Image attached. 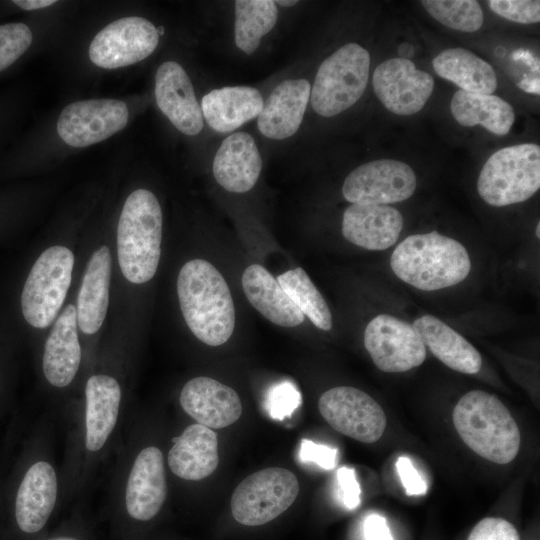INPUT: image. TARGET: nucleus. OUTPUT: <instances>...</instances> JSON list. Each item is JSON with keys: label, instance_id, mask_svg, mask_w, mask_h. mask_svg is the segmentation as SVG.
Returning <instances> with one entry per match:
<instances>
[{"label": "nucleus", "instance_id": "obj_12", "mask_svg": "<svg viewBox=\"0 0 540 540\" xmlns=\"http://www.w3.org/2000/svg\"><path fill=\"white\" fill-rule=\"evenodd\" d=\"M156 27L142 17H125L104 27L89 46L92 63L104 69H116L147 58L156 49Z\"/></svg>", "mask_w": 540, "mask_h": 540}, {"label": "nucleus", "instance_id": "obj_26", "mask_svg": "<svg viewBox=\"0 0 540 540\" xmlns=\"http://www.w3.org/2000/svg\"><path fill=\"white\" fill-rule=\"evenodd\" d=\"M263 103L256 88L226 86L207 93L202 98L201 111L212 129L226 133L258 117Z\"/></svg>", "mask_w": 540, "mask_h": 540}, {"label": "nucleus", "instance_id": "obj_33", "mask_svg": "<svg viewBox=\"0 0 540 540\" xmlns=\"http://www.w3.org/2000/svg\"><path fill=\"white\" fill-rule=\"evenodd\" d=\"M426 11L444 26L472 33L483 24V12L475 0H424Z\"/></svg>", "mask_w": 540, "mask_h": 540}, {"label": "nucleus", "instance_id": "obj_43", "mask_svg": "<svg viewBox=\"0 0 540 540\" xmlns=\"http://www.w3.org/2000/svg\"><path fill=\"white\" fill-rule=\"evenodd\" d=\"M521 83H524V84H519V87H521L523 90L529 92V93H537L539 94V84H538V79H533V80H524L522 81Z\"/></svg>", "mask_w": 540, "mask_h": 540}, {"label": "nucleus", "instance_id": "obj_18", "mask_svg": "<svg viewBox=\"0 0 540 540\" xmlns=\"http://www.w3.org/2000/svg\"><path fill=\"white\" fill-rule=\"evenodd\" d=\"M403 228V216L390 205L351 204L342 218V234L350 243L373 251L394 245Z\"/></svg>", "mask_w": 540, "mask_h": 540}, {"label": "nucleus", "instance_id": "obj_38", "mask_svg": "<svg viewBox=\"0 0 540 540\" xmlns=\"http://www.w3.org/2000/svg\"><path fill=\"white\" fill-rule=\"evenodd\" d=\"M338 450L311 440L303 439L299 457L303 462L315 463L325 470L334 469L337 465Z\"/></svg>", "mask_w": 540, "mask_h": 540}, {"label": "nucleus", "instance_id": "obj_21", "mask_svg": "<svg viewBox=\"0 0 540 540\" xmlns=\"http://www.w3.org/2000/svg\"><path fill=\"white\" fill-rule=\"evenodd\" d=\"M262 160L253 137L245 132L228 136L216 152L213 174L218 184L229 192L244 193L256 184Z\"/></svg>", "mask_w": 540, "mask_h": 540}, {"label": "nucleus", "instance_id": "obj_30", "mask_svg": "<svg viewBox=\"0 0 540 540\" xmlns=\"http://www.w3.org/2000/svg\"><path fill=\"white\" fill-rule=\"evenodd\" d=\"M450 110L460 125L466 127L481 125L498 136L506 135L515 120L512 106L492 94L458 90L451 99Z\"/></svg>", "mask_w": 540, "mask_h": 540}, {"label": "nucleus", "instance_id": "obj_24", "mask_svg": "<svg viewBox=\"0 0 540 540\" xmlns=\"http://www.w3.org/2000/svg\"><path fill=\"white\" fill-rule=\"evenodd\" d=\"M241 282L248 301L270 322L283 327H296L304 322L303 313L262 265L248 266Z\"/></svg>", "mask_w": 540, "mask_h": 540}, {"label": "nucleus", "instance_id": "obj_4", "mask_svg": "<svg viewBox=\"0 0 540 540\" xmlns=\"http://www.w3.org/2000/svg\"><path fill=\"white\" fill-rule=\"evenodd\" d=\"M162 211L156 196L137 189L126 199L117 227V252L124 277L142 284L155 275L162 241Z\"/></svg>", "mask_w": 540, "mask_h": 540}, {"label": "nucleus", "instance_id": "obj_36", "mask_svg": "<svg viewBox=\"0 0 540 540\" xmlns=\"http://www.w3.org/2000/svg\"><path fill=\"white\" fill-rule=\"evenodd\" d=\"M301 394L294 384L285 381L275 385L268 394L269 415L276 420L290 417L301 405Z\"/></svg>", "mask_w": 540, "mask_h": 540}, {"label": "nucleus", "instance_id": "obj_5", "mask_svg": "<svg viewBox=\"0 0 540 540\" xmlns=\"http://www.w3.org/2000/svg\"><path fill=\"white\" fill-rule=\"evenodd\" d=\"M540 187V147L524 143L499 149L482 167L479 196L489 205L508 206L524 202Z\"/></svg>", "mask_w": 540, "mask_h": 540}, {"label": "nucleus", "instance_id": "obj_25", "mask_svg": "<svg viewBox=\"0 0 540 540\" xmlns=\"http://www.w3.org/2000/svg\"><path fill=\"white\" fill-rule=\"evenodd\" d=\"M86 448L100 450L112 433L118 418L121 388L116 379L98 374L91 376L85 387Z\"/></svg>", "mask_w": 540, "mask_h": 540}, {"label": "nucleus", "instance_id": "obj_46", "mask_svg": "<svg viewBox=\"0 0 540 540\" xmlns=\"http://www.w3.org/2000/svg\"><path fill=\"white\" fill-rule=\"evenodd\" d=\"M535 234H536L537 238H540V222L537 223V226H536V229H535Z\"/></svg>", "mask_w": 540, "mask_h": 540}, {"label": "nucleus", "instance_id": "obj_6", "mask_svg": "<svg viewBox=\"0 0 540 540\" xmlns=\"http://www.w3.org/2000/svg\"><path fill=\"white\" fill-rule=\"evenodd\" d=\"M370 54L357 43L340 47L318 68L310 92L312 108L321 116H335L363 95L369 77Z\"/></svg>", "mask_w": 540, "mask_h": 540}, {"label": "nucleus", "instance_id": "obj_34", "mask_svg": "<svg viewBox=\"0 0 540 540\" xmlns=\"http://www.w3.org/2000/svg\"><path fill=\"white\" fill-rule=\"evenodd\" d=\"M32 32L24 23L0 25V72L12 65L32 43Z\"/></svg>", "mask_w": 540, "mask_h": 540}, {"label": "nucleus", "instance_id": "obj_8", "mask_svg": "<svg viewBox=\"0 0 540 540\" xmlns=\"http://www.w3.org/2000/svg\"><path fill=\"white\" fill-rule=\"evenodd\" d=\"M299 493L295 474L269 467L246 477L234 490L230 506L234 519L246 526H259L286 511Z\"/></svg>", "mask_w": 540, "mask_h": 540}, {"label": "nucleus", "instance_id": "obj_39", "mask_svg": "<svg viewBox=\"0 0 540 540\" xmlns=\"http://www.w3.org/2000/svg\"><path fill=\"white\" fill-rule=\"evenodd\" d=\"M340 498L347 509H355L360 504L361 488L354 469L341 467L337 470Z\"/></svg>", "mask_w": 540, "mask_h": 540}, {"label": "nucleus", "instance_id": "obj_11", "mask_svg": "<svg viewBox=\"0 0 540 540\" xmlns=\"http://www.w3.org/2000/svg\"><path fill=\"white\" fill-rule=\"evenodd\" d=\"M416 185V175L408 164L379 159L350 172L342 194L351 204L388 205L410 198Z\"/></svg>", "mask_w": 540, "mask_h": 540}, {"label": "nucleus", "instance_id": "obj_40", "mask_svg": "<svg viewBox=\"0 0 540 540\" xmlns=\"http://www.w3.org/2000/svg\"><path fill=\"white\" fill-rule=\"evenodd\" d=\"M396 470L401 483L409 496L423 495L427 485L408 457L401 456L396 461Z\"/></svg>", "mask_w": 540, "mask_h": 540}, {"label": "nucleus", "instance_id": "obj_14", "mask_svg": "<svg viewBox=\"0 0 540 540\" xmlns=\"http://www.w3.org/2000/svg\"><path fill=\"white\" fill-rule=\"evenodd\" d=\"M372 83L385 108L401 116L419 112L434 89V79L429 73L417 69L411 60L400 57L379 64Z\"/></svg>", "mask_w": 540, "mask_h": 540}, {"label": "nucleus", "instance_id": "obj_10", "mask_svg": "<svg viewBox=\"0 0 540 540\" xmlns=\"http://www.w3.org/2000/svg\"><path fill=\"white\" fill-rule=\"evenodd\" d=\"M364 345L375 366L386 373L411 370L426 358V347L412 324L389 314L367 324Z\"/></svg>", "mask_w": 540, "mask_h": 540}, {"label": "nucleus", "instance_id": "obj_23", "mask_svg": "<svg viewBox=\"0 0 540 540\" xmlns=\"http://www.w3.org/2000/svg\"><path fill=\"white\" fill-rule=\"evenodd\" d=\"M77 314L69 304L57 318L46 340L43 372L55 387H65L74 379L80 362L81 348L77 334Z\"/></svg>", "mask_w": 540, "mask_h": 540}, {"label": "nucleus", "instance_id": "obj_9", "mask_svg": "<svg viewBox=\"0 0 540 540\" xmlns=\"http://www.w3.org/2000/svg\"><path fill=\"white\" fill-rule=\"evenodd\" d=\"M318 408L334 430L360 442H376L386 428L382 407L355 387L338 386L325 391L319 398Z\"/></svg>", "mask_w": 540, "mask_h": 540}, {"label": "nucleus", "instance_id": "obj_37", "mask_svg": "<svg viewBox=\"0 0 540 540\" xmlns=\"http://www.w3.org/2000/svg\"><path fill=\"white\" fill-rule=\"evenodd\" d=\"M467 540H520L518 531L507 520L488 517L479 521Z\"/></svg>", "mask_w": 540, "mask_h": 540}, {"label": "nucleus", "instance_id": "obj_15", "mask_svg": "<svg viewBox=\"0 0 540 540\" xmlns=\"http://www.w3.org/2000/svg\"><path fill=\"white\" fill-rule=\"evenodd\" d=\"M155 98L159 109L177 130L196 135L203 129V115L191 80L175 61L162 63L155 76Z\"/></svg>", "mask_w": 540, "mask_h": 540}, {"label": "nucleus", "instance_id": "obj_7", "mask_svg": "<svg viewBox=\"0 0 540 540\" xmlns=\"http://www.w3.org/2000/svg\"><path fill=\"white\" fill-rule=\"evenodd\" d=\"M74 255L67 247L46 249L33 264L21 294L25 320L35 328L48 327L57 316L71 283Z\"/></svg>", "mask_w": 540, "mask_h": 540}, {"label": "nucleus", "instance_id": "obj_35", "mask_svg": "<svg viewBox=\"0 0 540 540\" xmlns=\"http://www.w3.org/2000/svg\"><path fill=\"white\" fill-rule=\"evenodd\" d=\"M490 9L497 15L521 24L540 21V2L538 0H490Z\"/></svg>", "mask_w": 540, "mask_h": 540}, {"label": "nucleus", "instance_id": "obj_20", "mask_svg": "<svg viewBox=\"0 0 540 540\" xmlns=\"http://www.w3.org/2000/svg\"><path fill=\"white\" fill-rule=\"evenodd\" d=\"M310 92V83L306 79H288L278 84L258 115L259 131L275 140L295 134L302 122Z\"/></svg>", "mask_w": 540, "mask_h": 540}, {"label": "nucleus", "instance_id": "obj_31", "mask_svg": "<svg viewBox=\"0 0 540 540\" xmlns=\"http://www.w3.org/2000/svg\"><path fill=\"white\" fill-rule=\"evenodd\" d=\"M235 43L246 54L253 53L278 18L275 1H235Z\"/></svg>", "mask_w": 540, "mask_h": 540}, {"label": "nucleus", "instance_id": "obj_42", "mask_svg": "<svg viewBox=\"0 0 540 540\" xmlns=\"http://www.w3.org/2000/svg\"><path fill=\"white\" fill-rule=\"evenodd\" d=\"M13 3L24 10L30 11V10H37V9L51 6L52 4L56 3V1L54 0H14Z\"/></svg>", "mask_w": 540, "mask_h": 540}, {"label": "nucleus", "instance_id": "obj_47", "mask_svg": "<svg viewBox=\"0 0 540 540\" xmlns=\"http://www.w3.org/2000/svg\"><path fill=\"white\" fill-rule=\"evenodd\" d=\"M157 29V33L159 36L163 35L164 34V28L162 26L156 28Z\"/></svg>", "mask_w": 540, "mask_h": 540}, {"label": "nucleus", "instance_id": "obj_1", "mask_svg": "<svg viewBox=\"0 0 540 540\" xmlns=\"http://www.w3.org/2000/svg\"><path fill=\"white\" fill-rule=\"evenodd\" d=\"M177 293L184 320L197 339L224 344L235 327V307L228 284L210 262L193 259L180 269Z\"/></svg>", "mask_w": 540, "mask_h": 540}, {"label": "nucleus", "instance_id": "obj_29", "mask_svg": "<svg viewBox=\"0 0 540 540\" xmlns=\"http://www.w3.org/2000/svg\"><path fill=\"white\" fill-rule=\"evenodd\" d=\"M432 65L438 76L456 84L460 90L492 94L497 88L492 66L467 49H446L432 60Z\"/></svg>", "mask_w": 540, "mask_h": 540}, {"label": "nucleus", "instance_id": "obj_28", "mask_svg": "<svg viewBox=\"0 0 540 540\" xmlns=\"http://www.w3.org/2000/svg\"><path fill=\"white\" fill-rule=\"evenodd\" d=\"M110 275V251L107 246H102L89 260L77 299V324L85 334L96 333L105 319Z\"/></svg>", "mask_w": 540, "mask_h": 540}, {"label": "nucleus", "instance_id": "obj_27", "mask_svg": "<svg viewBox=\"0 0 540 540\" xmlns=\"http://www.w3.org/2000/svg\"><path fill=\"white\" fill-rule=\"evenodd\" d=\"M412 326L425 347L446 366L460 373L475 374L482 365L478 350L462 335L432 315L417 318Z\"/></svg>", "mask_w": 540, "mask_h": 540}, {"label": "nucleus", "instance_id": "obj_32", "mask_svg": "<svg viewBox=\"0 0 540 540\" xmlns=\"http://www.w3.org/2000/svg\"><path fill=\"white\" fill-rule=\"evenodd\" d=\"M277 281L297 308L317 328L324 331L332 328V315L326 300L304 269H290L278 275Z\"/></svg>", "mask_w": 540, "mask_h": 540}, {"label": "nucleus", "instance_id": "obj_22", "mask_svg": "<svg viewBox=\"0 0 540 540\" xmlns=\"http://www.w3.org/2000/svg\"><path fill=\"white\" fill-rule=\"evenodd\" d=\"M168 452L170 470L184 480L198 481L211 475L219 463L216 433L199 423L188 426L173 438Z\"/></svg>", "mask_w": 540, "mask_h": 540}, {"label": "nucleus", "instance_id": "obj_19", "mask_svg": "<svg viewBox=\"0 0 540 540\" xmlns=\"http://www.w3.org/2000/svg\"><path fill=\"white\" fill-rule=\"evenodd\" d=\"M57 476L46 461L34 463L25 473L15 500V519L21 531L34 534L48 522L57 499Z\"/></svg>", "mask_w": 540, "mask_h": 540}, {"label": "nucleus", "instance_id": "obj_2", "mask_svg": "<svg viewBox=\"0 0 540 540\" xmlns=\"http://www.w3.org/2000/svg\"><path fill=\"white\" fill-rule=\"evenodd\" d=\"M394 274L422 291L454 286L471 270L468 251L457 240L437 231L413 234L401 241L390 258Z\"/></svg>", "mask_w": 540, "mask_h": 540}, {"label": "nucleus", "instance_id": "obj_41", "mask_svg": "<svg viewBox=\"0 0 540 540\" xmlns=\"http://www.w3.org/2000/svg\"><path fill=\"white\" fill-rule=\"evenodd\" d=\"M365 540H394L386 519L379 514L368 515L363 524Z\"/></svg>", "mask_w": 540, "mask_h": 540}, {"label": "nucleus", "instance_id": "obj_17", "mask_svg": "<svg viewBox=\"0 0 540 540\" xmlns=\"http://www.w3.org/2000/svg\"><path fill=\"white\" fill-rule=\"evenodd\" d=\"M183 410L197 423L210 429H221L235 423L242 414L236 391L210 377L189 380L180 393Z\"/></svg>", "mask_w": 540, "mask_h": 540}, {"label": "nucleus", "instance_id": "obj_16", "mask_svg": "<svg viewBox=\"0 0 540 540\" xmlns=\"http://www.w3.org/2000/svg\"><path fill=\"white\" fill-rule=\"evenodd\" d=\"M167 484L163 454L155 446L142 449L131 467L125 490V506L137 521L155 517L164 504Z\"/></svg>", "mask_w": 540, "mask_h": 540}, {"label": "nucleus", "instance_id": "obj_44", "mask_svg": "<svg viewBox=\"0 0 540 540\" xmlns=\"http://www.w3.org/2000/svg\"><path fill=\"white\" fill-rule=\"evenodd\" d=\"M275 3L281 5V6H286V7H290V6H294L295 4H297V1H294V0H279V1H276Z\"/></svg>", "mask_w": 540, "mask_h": 540}, {"label": "nucleus", "instance_id": "obj_3", "mask_svg": "<svg viewBox=\"0 0 540 540\" xmlns=\"http://www.w3.org/2000/svg\"><path fill=\"white\" fill-rule=\"evenodd\" d=\"M452 418L463 442L479 456L497 464H507L517 456L519 428L496 396L469 391L454 407Z\"/></svg>", "mask_w": 540, "mask_h": 540}, {"label": "nucleus", "instance_id": "obj_13", "mask_svg": "<svg viewBox=\"0 0 540 540\" xmlns=\"http://www.w3.org/2000/svg\"><path fill=\"white\" fill-rule=\"evenodd\" d=\"M127 105L116 99H90L73 102L60 113L57 132L72 147L101 142L122 130L128 122Z\"/></svg>", "mask_w": 540, "mask_h": 540}, {"label": "nucleus", "instance_id": "obj_45", "mask_svg": "<svg viewBox=\"0 0 540 540\" xmlns=\"http://www.w3.org/2000/svg\"><path fill=\"white\" fill-rule=\"evenodd\" d=\"M46 540H79V539L70 537V536H57V537L48 538Z\"/></svg>", "mask_w": 540, "mask_h": 540}]
</instances>
